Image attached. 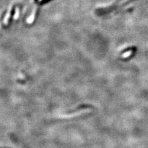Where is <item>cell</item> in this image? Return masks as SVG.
Listing matches in <instances>:
<instances>
[{
	"label": "cell",
	"instance_id": "cell-1",
	"mask_svg": "<svg viewBox=\"0 0 148 148\" xmlns=\"http://www.w3.org/2000/svg\"><path fill=\"white\" fill-rule=\"evenodd\" d=\"M90 112V110L89 108H82L77 111H73L72 113L69 114L68 117L69 118H73V117H80L81 115L87 114Z\"/></svg>",
	"mask_w": 148,
	"mask_h": 148
}]
</instances>
